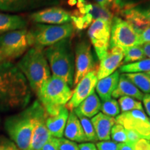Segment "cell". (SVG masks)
Listing matches in <instances>:
<instances>
[{"label":"cell","instance_id":"42","mask_svg":"<svg viewBox=\"0 0 150 150\" xmlns=\"http://www.w3.org/2000/svg\"><path fill=\"white\" fill-rule=\"evenodd\" d=\"M142 102L146 109V112H147L148 115L150 117V93L144 95L142 98Z\"/></svg>","mask_w":150,"mask_h":150},{"label":"cell","instance_id":"11","mask_svg":"<svg viewBox=\"0 0 150 150\" xmlns=\"http://www.w3.org/2000/svg\"><path fill=\"white\" fill-rule=\"evenodd\" d=\"M75 72L74 85L88 73L95 70V62L91 45L86 41L79 42L75 48Z\"/></svg>","mask_w":150,"mask_h":150},{"label":"cell","instance_id":"27","mask_svg":"<svg viewBox=\"0 0 150 150\" xmlns=\"http://www.w3.org/2000/svg\"><path fill=\"white\" fill-rule=\"evenodd\" d=\"M145 55L142 45H135L124 50V59L122 64L134 63L145 59Z\"/></svg>","mask_w":150,"mask_h":150},{"label":"cell","instance_id":"34","mask_svg":"<svg viewBox=\"0 0 150 150\" xmlns=\"http://www.w3.org/2000/svg\"><path fill=\"white\" fill-rule=\"evenodd\" d=\"M58 145L59 150H79V145L65 138H58Z\"/></svg>","mask_w":150,"mask_h":150},{"label":"cell","instance_id":"17","mask_svg":"<svg viewBox=\"0 0 150 150\" xmlns=\"http://www.w3.org/2000/svg\"><path fill=\"white\" fill-rule=\"evenodd\" d=\"M47 116L45 108H43L38 115L29 150H41L43 145L52 137L46 126V119Z\"/></svg>","mask_w":150,"mask_h":150},{"label":"cell","instance_id":"40","mask_svg":"<svg viewBox=\"0 0 150 150\" xmlns=\"http://www.w3.org/2000/svg\"><path fill=\"white\" fill-rule=\"evenodd\" d=\"M134 150H150V141L140 138L134 144Z\"/></svg>","mask_w":150,"mask_h":150},{"label":"cell","instance_id":"46","mask_svg":"<svg viewBox=\"0 0 150 150\" xmlns=\"http://www.w3.org/2000/svg\"><path fill=\"white\" fill-rule=\"evenodd\" d=\"M145 73H146V74H147L149 75V76H150V71H149V72H145Z\"/></svg>","mask_w":150,"mask_h":150},{"label":"cell","instance_id":"26","mask_svg":"<svg viewBox=\"0 0 150 150\" xmlns=\"http://www.w3.org/2000/svg\"><path fill=\"white\" fill-rule=\"evenodd\" d=\"M150 71V59H145L141 61L122 65L120 67L119 72L125 73L147 72Z\"/></svg>","mask_w":150,"mask_h":150},{"label":"cell","instance_id":"33","mask_svg":"<svg viewBox=\"0 0 150 150\" xmlns=\"http://www.w3.org/2000/svg\"><path fill=\"white\" fill-rule=\"evenodd\" d=\"M145 1L147 0H115L112 4L114 8L118 11H122L123 9L131 8L141 3H144Z\"/></svg>","mask_w":150,"mask_h":150},{"label":"cell","instance_id":"30","mask_svg":"<svg viewBox=\"0 0 150 150\" xmlns=\"http://www.w3.org/2000/svg\"><path fill=\"white\" fill-rule=\"evenodd\" d=\"M118 104L122 112L131 111L134 110H144L140 101L130 97H121L118 99Z\"/></svg>","mask_w":150,"mask_h":150},{"label":"cell","instance_id":"39","mask_svg":"<svg viewBox=\"0 0 150 150\" xmlns=\"http://www.w3.org/2000/svg\"><path fill=\"white\" fill-rule=\"evenodd\" d=\"M126 134L127 142H129L131 144H134V145L137 141H138L140 138H142L138 133L134 130H131V129H126Z\"/></svg>","mask_w":150,"mask_h":150},{"label":"cell","instance_id":"13","mask_svg":"<svg viewBox=\"0 0 150 150\" xmlns=\"http://www.w3.org/2000/svg\"><path fill=\"white\" fill-rule=\"evenodd\" d=\"M59 3L60 0H0V11L17 13L56 6Z\"/></svg>","mask_w":150,"mask_h":150},{"label":"cell","instance_id":"10","mask_svg":"<svg viewBox=\"0 0 150 150\" xmlns=\"http://www.w3.org/2000/svg\"><path fill=\"white\" fill-rule=\"evenodd\" d=\"M115 122L125 129H131L144 139L150 141V122L144 110H134L124 112L115 117Z\"/></svg>","mask_w":150,"mask_h":150},{"label":"cell","instance_id":"25","mask_svg":"<svg viewBox=\"0 0 150 150\" xmlns=\"http://www.w3.org/2000/svg\"><path fill=\"white\" fill-rule=\"evenodd\" d=\"M124 74L142 93H150V76L145 72L125 73Z\"/></svg>","mask_w":150,"mask_h":150},{"label":"cell","instance_id":"36","mask_svg":"<svg viewBox=\"0 0 150 150\" xmlns=\"http://www.w3.org/2000/svg\"><path fill=\"white\" fill-rule=\"evenodd\" d=\"M0 150H20L16 144L5 137L0 138Z\"/></svg>","mask_w":150,"mask_h":150},{"label":"cell","instance_id":"20","mask_svg":"<svg viewBox=\"0 0 150 150\" xmlns=\"http://www.w3.org/2000/svg\"><path fill=\"white\" fill-rule=\"evenodd\" d=\"M63 135L65 138L73 142L82 143L87 142L81 124L74 110L69 112Z\"/></svg>","mask_w":150,"mask_h":150},{"label":"cell","instance_id":"23","mask_svg":"<svg viewBox=\"0 0 150 150\" xmlns=\"http://www.w3.org/2000/svg\"><path fill=\"white\" fill-rule=\"evenodd\" d=\"M27 21L18 15L0 13V35L16 30L27 29Z\"/></svg>","mask_w":150,"mask_h":150},{"label":"cell","instance_id":"28","mask_svg":"<svg viewBox=\"0 0 150 150\" xmlns=\"http://www.w3.org/2000/svg\"><path fill=\"white\" fill-rule=\"evenodd\" d=\"M75 114L77 115L78 118L80 120V122L81 124L82 128H83L84 134H85L86 138V141L90 142H97L98 139H97L96 133H95L91 120H89V118L86 117L85 116L81 115L79 113Z\"/></svg>","mask_w":150,"mask_h":150},{"label":"cell","instance_id":"22","mask_svg":"<svg viewBox=\"0 0 150 150\" xmlns=\"http://www.w3.org/2000/svg\"><path fill=\"white\" fill-rule=\"evenodd\" d=\"M130 97L138 101H141L143 98L144 94L135 86L127 79L125 74L120 76L118 84L112 93V97L114 98H120L121 97Z\"/></svg>","mask_w":150,"mask_h":150},{"label":"cell","instance_id":"3","mask_svg":"<svg viewBox=\"0 0 150 150\" xmlns=\"http://www.w3.org/2000/svg\"><path fill=\"white\" fill-rule=\"evenodd\" d=\"M16 66L27 79L31 90L38 96L43 83L51 76V70L44 50L35 47L30 48Z\"/></svg>","mask_w":150,"mask_h":150},{"label":"cell","instance_id":"4","mask_svg":"<svg viewBox=\"0 0 150 150\" xmlns=\"http://www.w3.org/2000/svg\"><path fill=\"white\" fill-rule=\"evenodd\" d=\"M52 75L61 78L72 87L74 85L75 60L69 38L60 41L44 50Z\"/></svg>","mask_w":150,"mask_h":150},{"label":"cell","instance_id":"29","mask_svg":"<svg viewBox=\"0 0 150 150\" xmlns=\"http://www.w3.org/2000/svg\"><path fill=\"white\" fill-rule=\"evenodd\" d=\"M88 13L91 15L94 20H103L109 22H112V18L114 17L113 14L110 12L109 9L103 8L97 4H91V8Z\"/></svg>","mask_w":150,"mask_h":150},{"label":"cell","instance_id":"2","mask_svg":"<svg viewBox=\"0 0 150 150\" xmlns=\"http://www.w3.org/2000/svg\"><path fill=\"white\" fill-rule=\"evenodd\" d=\"M43 108L40 102L35 101L26 109L5 120L6 131L20 150L29 149L35 120Z\"/></svg>","mask_w":150,"mask_h":150},{"label":"cell","instance_id":"47","mask_svg":"<svg viewBox=\"0 0 150 150\" xmlns=\"http://www.w3.org/2000/svg\"><path fill=\"white\" fill-rule=\"evenodd\" d=\"M149 122H150V119H149Z\"/></svg>","mask_w":150,"mask_h":150},{"label":"cell","instance_id":"32","mask_svg":"<svg viewBox=\"0 0 150 150\" xmlns=\"http://www.w3.org/2000/svg\"><path fill=\"white\" fill-rule=\"evenodd\" d=\"M110 138L117 143L127 142L126 129L120 124L115 123L110 131Z\"/></svg>","mask_w":150,"mask_h":150},{"label":"cell","instance_id":"1","mask_svg":"<svg viewBox=\"0 0 150 150\" xmlns=\"http://www.w3.org/2000/svg\"><path fill=\"white\" fill-rule=\"evenodd\" d=\"M31 88L16 65L0 62V112L25 107L31 99Z\"/></svg>","mask_w":150,"mask_h":150},{"label":"cell","instance_id":"31","mask_svg":"<svg viewBox=\"0 0 150 150\" xmlns=\"http://www.w3.org/2000/svg\"><path fill=\"white\" fill-rule=\"evenodd\" d=\"M101 110L102 113L110 116V117H116L120 112V108L117 100L115 99H110L106 101H104L101 105Z\"/></svg>","mask_w":150,"mask_h":150},{"label":"cell","instance_id":"37","mask_svg":"<svg viewBox=\"0 0 150 150\" xmlns=\"http://www.w3.org/2000/svg\"><path fill=\"white\" fill-rule=\"evenodd\" d=\"M150 42V26L145 29L142 30L139 33L138 45H142L143 44Z\"/></svg>","mask_w":150,"mask_h":150},{"label":"cell","instance_id":"5","mask_svg":"<svg viewBox=\"0 0 150 150\" xmlns=\"http://www.w3.org/2000/svg\"><path fill=\"white\" fill-rule=\"evenodd\" d=\"M72 93L65 81L52 75L43 83L38 97L47 115L53 116L66 105Z\"/></svg>","mask_w":150,"mask_h":150},{"label":"cell","instance_id":"15","mask_svg":"<svg viewBox=\"0 0 150 150\" xmlns=\"http://www.w3.org/2000/svg\"><path fill=\"white\" fill-rule=\"evenodd\" d=\"M124 16L134 29L140 33L142 30L150 26V4L144 6L142 4L129 8L120 11Z\"/></svg>","mask_w":150,"mask_h":150},{"label":"cell","instance_id":"38","mask_svg":"<svg viewBox=\"0 0 150 150\" xmlns=\"http://www.w3.org/2000/svg\"><path fill=\"white\" fill-rule=\"evenodd\" d=\"M41 150H59L58 145V138L52 137L47 142L43 145Z\"/></svg>","mask_w":150,"mask_h":150},{"label":"cell","instance_id":"8","mask_svg":"<svg viewBox=\"0 0 150 150\" xmlns=\"http://www.w3.org/2000/svg\"><path fill=\"white\" fill-rule=\"evenodd\" d=\"M138 31L129 22L120 17H113L111 22L109 49L117 47L125 50L138 45Z\"/></svg>","mask_w":150,"mask_h":150},{"label":"cell","instance_id":"9","mask_svg":"<svg viewBox=\"0 0 150 150\" xmlns=\"http://www.w3.org/2000/svg\"><path fill=\"white\" fill-rule=\"evenodd\" d=\"M111 22L95 20L90 25L88 34L99 60L106 55L109 49Z\"/></svg>","mask_w":150,"mask_h":150},{"label":"cell","instance_id":"12","mask_svg":"<svg viewBox=\"0 0 150 150\" xmlns=\"http://www.w3.org/2000/svg\"><path fill=\"white\" fill-rule=\"evenodd\" d=\"M97 81V70H95L84 76L76 83L72 97L65 106V108L70 111L74 110L84 99L95 91Z\"/></svg>","mask_w":150,"mask_h":150},{"label":"cell","instance_id":"45","mask_svg":"<svg viewBox=\"0 0 150 150\" xmlns=\"http://www.w3.org/2000/svg\"><path fill=\"white\" fill-rule=\"evenodd\" d=\"M95 1L97 4L105 8H108V6L110 5V4L108 2V0H95Z\"/></svg>","mask_w":150,"mask_h":150},{"label":"cell","instance_id":"6","mask_svg":"<svg viewBox=\"0 0 150 150\" xmlns=\"http://www.w3.org/2000/svg\"><path fill=\"white\" fill-rule=\"evenodd\" d=\"M33 47L32 35L27 29L4 33L0 35V62L18 59Z\"/></svg>","mask_w":150,"mask_h":150},{"label":"cell","instance_id":"24","mask_svg":"<svg viewBox=\"0 0 150 150\" xmlns=\"http://www.w3.org/2000/svg\"><path fill=\"white\" fill-rule=\"evenodd\" d=\"M100 99L95 91L82 102L74 110L75 113H79L88 118L93 117L101 110Z\"/></svg>","mask_w":150,"mask_h":150},{"label":"cell","instance_id":"41","mask_svg":"<svg viewBox=\"0 0 150 150\" xmlns=\"http://www.w3.org/2000/svg\"><path fill=\"white\" fill-rule=\"evenodd\" d=\"M79 150H97L93 142H83L79 145Z\"/></svg>","mask_w":150,"mask_h":150},{"label":"cell","instance_id":"16","mask_svg":"<svg viewBox=\"0 0 150 150\" xmlns=\"http://www.w3.org/2000/svg\"><path fill=\"white\" fill-rule=\"evenodd\" d=\"M124 50L115 47L109 49L107 53L100 60L97 70V79H102L115 72L118 67L122 63Z\"/></svg>","mask_w":150,"mask_h":150},{"label":"cell","instance_id":"14","mask_svg":"<svg viewBox=\"0 0 150 150\" xmlns=\"http://www.w3.org/2000/svg\"><path fill=\"white\" fill-rule=\"evenodd\" d=\"M30 19L37 24H63L72 22L70 13L57 6L35 11L30 15Z\"/></svg>","mask_w":150,"mask_h":150},{"label":"cell","instance_id":"43","mask_svg":"<svg viewBox=\"0 0 150 150\" xmlns=\"http://www.w3.org/2000/svg\"><path fill=\"white\" fill-rule=\"evenodd\" d=\"M119 150H134V145L129 142H122L118 143Z\"/></svg>","mask_w":150,"mask_h":150},{"label":"cell","instance_id":"7","mask_svg":"<svg viewBox=\"0 0 150 150\" xmlns=\"http://www.w3.org/2000/svg\"><path fill=\"white\" fill-rule=\"evenodd\" d=\"M74 31L72 22L63 24H36L29 30L33 38V47L42 50L69 38Z\"/></svg>","mask_w":150,"mask_h":150},{"label":"cell","instance_id":"44","mask_svg":"<svg viewBox=\"0 0 150 150\" xmlns=\"http://www.w3.org/2000/svg\"><path fill=\"white\" fill-rule=\"evenodd\" d=\"M142 47L146 57H148L149 59H150V42L142 45Z\"/></svg>","mask_w":150,"mask_h":150},{"label":"cell","instance_id":"35","mask_svg":"<svg viewBox=\"0 0 150 150\" xmlns=\"http://www.w3.org/2000/svg\"><path fill=\"white\" fill-rule=\"evenodd\" d=\"M96 147L97 150H119L118 143L110 140L97 142Z\"/></svg>","mask_w":150,"mask_h":150},{"label":"cell","instance_id":"19","mask_svg":"<svg viewBox=\"0 0 150 150\" xmlns=\"http://www.w3.org/2000/svg\"><path fill=\"white\" fill-rule=\"evenodd\" d=\"M68 116L69 110L65 106L62 107L59 113L56 115L47 116L46 119V126L52 137L56 138H63Z\"/></svg>","mask_w":150,"mask_h":150},{"label":"cell","instance_id":"18","mask_svg":"<svg viewBox=\"0 0 150 150\" xmlns=\"http://www.w3.org/2000/svg\"><path fill=\"white\" fill-rule=\"evenodd\" d=\"M91 122L98 140L106 141L110 139V131L112 126L116 123L115 117H110L102 112H99L92 117Z\"/></svg>","mask_w":150,"mask_h":150},{"label":"cell","instance_id":"21","mask_svg":"<svg viewBox=\"0 0 150 150\" xmlns=\"http://www.w3.org/2000/svg\"><path fill=\"white\" fill-rule=\"evenodd\" d=\"M120 76V72L117 70L109 76L97 81L95 89L97 95L102 102L111 99L112 93L115 91L119 82Z\"/></svg>","mask_w":150,"mask_h":150}]
</instances>
